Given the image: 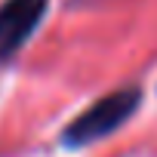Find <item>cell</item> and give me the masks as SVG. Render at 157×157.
I'll return each mask as SVG.
<instances>
[{
  "mask_svg": "<svg viewBox=\"0 0 157 157\" xmlns=\"http://www.w3.org/2000/svg\"><path fill=\"white\" fill-rule=\"evenodd\" d=\"M46 0H6L0 6V62L10 59L40 25Z\"/></svg>",
  "mask_w": 157,
  "mask_h": 157,
  "instance_id": "2",
  "label": "cell"
},
{
  "mask_svg": "<svg viewBox=\"0 0 157 157\" xmlns=\"http://www.w3.org/2000/svg\"><path fill=\"white\" fill-rule=\"evenodd\" d=\"M136 105H139V93H136V90L111 93L108 99H102L96 108H90L80 120L68 129V136H65L68 145H83V142H90V139H96V136L111 132L117 123H123V120L132 114Z\"/></svg>",
  "mask_w": 157,
  "mask_h": 157,
  "instance_id": "1",
  "label": "cell"
}]
</instances>
